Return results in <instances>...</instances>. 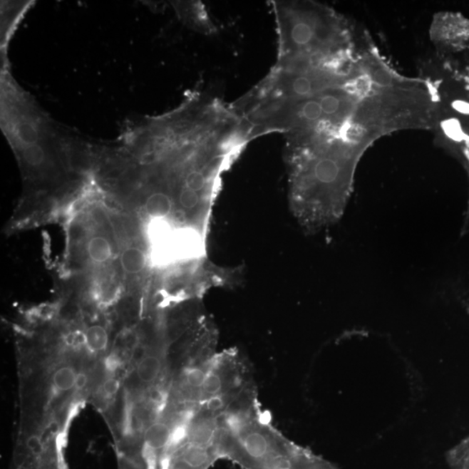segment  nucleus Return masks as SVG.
I'll use <instances>...</instances> for the list:
<instances>
[{
    "instance_id": "nucleus-10",
    "label": "nucleus",
    "mask_w": 469,
    "mask_h": 469,
    "mask_svg": "<svg viewBox=\"0 0 469 469\" xmlns=\"http://www.w3.org/2000/svg\"><path fill=\"white\" fill-rule=\"evenodd\" d=\"M163 368H164V363L160 356H146L138 364L137 376L141 383L152 384L160 377Z\"/></svg>"
},
{
    "instance_id": "nucleus-2",
    "label": "nucleus",
    "mask_w": 469,
    "mask_h": 469,
    "mask_svg": "<svg viewBox=\"0 0 469 469\" xmlns=\"http://www.w3.org/2000/svg\"><path fill=\"white\" fill-rule=\"evenodd\" d=\"M272 3L278 38L277 63L321 65L340 61L343 31L331 11L312 3Z\"/></svg>"
},
{
    "instance_id": "nucleus-11",
    "label": "nucleus",
    "mask_w": 469,
    "mask_h": 469,
    "mask_svg": "<svg viewBox=\"0 0 469 469\" xmlns=\"http://www.w3.org/2000/svg\"><path fill=\"white\" fill-rule=\"evenodd\" d=\"M90 259L96 264H105L113 256V247L106 237L95 236L90 238L86 246Z\"/></svg>"
},
{
    "instance_id": "nucleus-13",
    "label": "nucleus",
    "mask_w": 469,
    "mask_h": 469,
    "mask_svg": "<svg viewBox=\"0 0 469 469\" xmlns=\"http://www.w3.org/2000/svg\"><path fill=\"white\" fill-rule=\"evenodd\" d=\"M77 372L69 366H65L55 371L53 376V387L59 392H66L75 388Z\"/></svg>"
},
{
    "instance_id": "nucleus-5",
    "label": "nucleus",
    "mask_w": 469,
    "mask_h": 469,
    "mask_svg": "<svg viewBox=\"0 0 469 469\" xmlns=\"http://www.w3.org/2000/svg\"><path fill=\"white\" fill-rule=\"evenodd\" d=\"M175 11L185 25L205 34H213L214 24L204 4L198 1L173 2Z\"/></svg>"
},
{
    "instance_id": "nucleus-9",
    "label": "nucleus",
    "mask_w": 469,
    "mask_h": 469,
    "mask_svg": "<svg viewBox=\"0 0 469 469\" xmlns=\"http://www.w3.org/2000/svg\"><path fill=\"white\" fill-rule=\"evenodd\" d=\"M149 262V255L138 247L127 248L120 256L121 267L129 275H138L142 273Z\"/></svg>"
},
{
    "instance_id": "nucleus-6",
    "label": "nucleus",
    "mask_w": 469,
    "mask_h": 469,
    "mask_svg": "<svg viewBox=\"0 0 469 469\" xmlns=\"http://www.w3.org/2000/svg\"><path fill=\"white\" fill-rule=\"evenodd\" d=\"M176 205L177 198L172 193L153 185L145 197L144 210L149 220H170Z\"/></svg>"
},
{
    "instance_id": "nucleus-3",
    "label": "nucleus",
    "mask_w": 469,
    "mask_h": 469,
    "mask_svg": "<svg viewBox=\"0 0 469 469\" xmlns=\"http://www.w3.org/2000/svg\"><path fill=\"white\" fill-rule=\"evenodd\" d=\"M222 459L242 469H284L301 446L282 435L259 401L220 416Z\"/></svg>"
},
{
    "instance_id": "nucleus-12",
    "label": "nucleus",
    "mask_w": 469,
    "mask_h": 469,
    "mask_svg": "<svg viewBox=\"0 0 469 469\" xmlns=\"http://www.w3.org/2000/svg\"><path fill=\"white\" fill-rule=\"evenodd\" d=\"M85 335V345L90 351L99 353L105 351L108 346L109 335L106 329L101 325L90 326L83 332Z\"/></svg>"
},
{
    "instance_id": "nucleus-14",
    "label": "nucleus",
    "mask_w": 469,
    "mask_h": 469,
    "mask_svg": "<svg viewBox=\"0 0 469 469\" xmlns=\"http://www.w3.org/2000/svg\"><path fill=\"white\" fill-rule=\"evenodd\" d=\"M119 388H120V381L115 377H110V378L105 381L103 384V391H104L106 396H113L117 395Z\"/></svg>"
},
{
    "instance_id": "nucleus-1",
    "label": "nucleus",
    "mask_w": 469,
    "mask_h": 469,
    "mask_svg": "<svg viewBox=\"0 0 469 469\" xmlns=\"http://www.w3.org/2000/svg\"><path fill=\"white\" fill-rule=\"evenodd\" d=\"M290 209L305 230L339 221L351 194L359 149L339 133L286 137Z\"/></svg>"
},
{
    "instance_id": "nucleus-8",
    "label": "nucleus",
    "mask_w": 469,
    "mask_h": 469,
    "mask_svg": "<svg viewBox=\"0 0 469 469\" xmlns=\"http://www.w3.org/2000/svg\"><path fill=\"white\" fill-rule=\"evenodd\" d=\"M284 469H337V467L309 449L301 447L297 455Z\"/></svg>"
},
{
    "instance_id": "nucleus-4",
    "label": "nucleus",
    "mask_w": 469,
    "mask_h": 469,
    "mask_svg": "<svg viewBox=\"0 0 469 469\" xmlns=\"http://www.w3.org/2000/svg\"><path fill=\"white\" fill-rule=\"evenodd\" d=\"M34 4V1L1 2V54L7 55L11 37Z\"/></svg>"
},
{
    "instance_id": "nucleus-16",
    "label": "nucleus",
    "mask_w": 469,
    "mask_h": 469,
    "mask_svg": "<svg viewBox=\"0 0 469 469\" xmlns=\"http://www.w3.org/2000/svg\"><path fill=\"white\" fill-rule=\"evenodd\" d=\"M88 383V377L85 373H77L76 381H75V388L82 389L86 386Z\"/></svg>"
},
{
    "instance_id": "nucleus-15",
    "label": "nucleus",
    "mask_w": 469,
    "mask_h": 469,
    "mask_svg": "<svg viewBox=\"0 0 469 469\" xmlns=\"http://www.w3.org/2000/svg\"><path fill=\"white\" fill-rule=\"evenodd\" d=\"M27 447L34 455L41 454L43 451V445L41 440L35 436L31 437V438L27 440Z\"/></svg>"
},
{
    "instance_id": "nucleus-7",
    "label": "nucleus",
    "mask_w": 469,
    "mask_h": 469,
    "mask_svg": "<svg viewBox=\"0 0 469 469\" xmlns=\"http://www.w3.org/2000/svg\"><path fill=\"white\" fill-rule=\"evenodd\" d=\"M172 434V424L165 421H157L150 424L145 431L146 447L153 453L163 450L168 444Z\"/></svg>"
}]
</instances>
